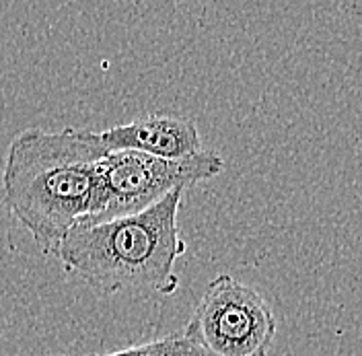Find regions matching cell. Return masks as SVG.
<instances>
[{"mask_svg":"<svg viewBox=\"0 0 362 356\" xmlns=\"http://www.w3.org/2000/svg\"><path fill=\"white\" fill-rule=\"evenodd\" d=\"M223 169L225 161L214 151H202L177 161L134 151L107 153L99 167V194L93 214L81 223H103L138 214L173 190H187L221 176Z\"/></svg>","mask_w":362,"mask_h":356,"instance_id":"obj_3","label":"cell"},{"mask_svg":"<svg viewBox=\"0 0 362 356\" xmlns=\"http://www.w3.org/2000/svg\"><path fill=\"white\" fill-rule=\"evenodd\" d=\"M45 356H64V355H45ZM90 356H210L204 352L200 346H196L192 340H187L183 334H169L144 342L128 346L122 350H113L105 355H90Z\"/></svg>","mask_w":362,"mask_h":356,"instance_id":"obj_6","label":"cell"},{"mask_svg":"<svg viewBox=\"0 0 362 356\" xmlns=\"http://www.w3.org/2000/svg\"><path fill=\"white\" fill-rule=\"evenodd\" d=\"M276 332L266 297L230 274H218L181 334L210 356H268Z\"/></svg>","mask_w":362,"mask_h":356,"instance_id":"obj_4","label":"cell"},{"mask_svg":"<svg viewBox=\"0 0 362 356\" xmlns=\"http://www.w3.org/2000/svg\"><path fill=\"white\" fill-rule=\"evenodd\" d=\"M101 140L110 153L134 151L158 159H187L202 153L198 126L189 117L153 113L126 124H117L101 132Z\"/></svg>","mask_w":362,"mask_h":356,"instance_id":"obj_5","label":"cell"},{"mask_svg":"<svg viewBox=\"0 0 362 356\" xmlns=\"http://www.w3.org/2000/svg\"><path fill=\"white\" fill-rule=\"evenodd\" d=\"M183 194V188L173 190L132 217L78 223L66 235L58 260L68 274L99 294L124 290L173 294L180 287L175 264L185 253L177 223Z\"/></svg>","mask_w":362,"mask_h":356,"instance_id":"obj_2","label":"cell"},{"mask_svg":"<svg viewBox=\"0 0 362 356\" xmlns=\"http://www.w3.org/2000/svg\"><path fill=\"white\" fill-rule=\"evenodd\" d=\"M107 153L101 132L83 128H25L8 142L4 202L44 253L58 258L68 233L93 214Z\"/></svg>","mask_w":362,"mask_h":356,"instance_id":"obj_1","label":"cell"}]
</instances>
